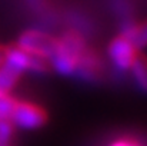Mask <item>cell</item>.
Masks as SVG:
<instances>
[{
	"label": "cell",
	"mask_w": 147,
	"mask_h": 146,
	"mask_svg": "<svg viewBox=\"0 0 147 146\" xmlns=\"http://www.w3.org/2000/svg\"><path fill=\"white\" fill-rule=\"evenodd\" d=\"M86 49L84 39L77 32H66L60 39H57V48L49 59V66L61 76H73L79 59Z\"/></svg>",
	"instance_id": "1"
},
{
	"label": "cell",
	"mask_w": 147,
	"mask_h": 146,
	"mask_svg": "<svg viewBox=\"0 0 147 146\" xmlns=\"http://www.w3.org/2000/svg\"><path fill=\"white\" fill-rule=\"evenodd\" d=\"M16 46L32 56H36V57H40L49 62V59L56 52L57 39L51 37L45 32L32 29V30L23 32L19 36Z\"/></svg>",
	"instance_id": "2"
},
{
	"label": "cell",
	"mask_w": 147,
	"mask_h": 146,
	"mask_svg": "<svg viewBox=\"0 0 147 146\" xmlns=\"http://www.w3.org/2000/svg\"><path fill=\"white\" fill-rule=\"evenodd\" d=\"M4 65L14 70L16 73L22 75L24 72H33V73H46L49 72V62L36 56H32L26 53L24 50L19 49L17 46L6 48V59Z\"/></svg>",
	"instance_id": "3"
},
{
	"label": "cell",
	"mask_w": 147,
	"mask_h": 146,
	"mask_svg": "<svg viewBox=\"0 0 147 146\" xmlns=\"http://www.w3.org/2000/svg\"><path fill=\"white\" fill-rule=\"evenodd\" d=\"M46 120L47 115L40 106L30 102H17L9 122L20 129L34 130L42 128Z\"/></svg>",
	"instance_id": "4"
},
{
	"label": "cell",
	"mask_w": 147,
	"mask_h": 146,
	"mask_svg": "<svg viewBox=\"0 0 147 146\" xmlns=\"http://www.w3.org/2000/svg\"><path fill=\"white\" fill-rule=\"evenodd\" d=\"M107 53H109V57H110L113 66L121 72L130 70L136 57L140 54L139 50L131 45V42L127 37H124L123 35H119L117 37H114L110 42Z\"/></svg>",
	"instance_id": "5"
},
{
	"label": "cell",
	"mask_w": 147,
	"mask_h": 146,
	"mask_svg": "<svg viewBox=\"0 0 147 146\" xmlns=\"http://www.w3.org/2000/svg\"><path fill=\"white\" fill-rule=\"evenodd\" d=\"M76 76H79L80 79L86 80V82H96L100 75V60H98L97 54L93 50L86 49L83 52V54L79 59L76 72Z\"/></svg>",
	"instance_id": "6"
},
{
	"label": "cell",
	"mask_w": 147,
	"mask_h": 146,
	"mask_svg": "<svg viewBox=\"0 0 147 146\" xmlns=\"http://www.w3.org/2000/svg\"><path fill=\"white\" fill-rule=\"evenodd\" d=\"M120 35L127 37L137 50L147 48V20L140 23H126Z\"/></svg>",
	"instance_id": "7"
},
{
	"label": "cell",
	"mask_w": 147,
	"mask_h": 146,
	"mask_svg": "<svg viewBox=\"0 0 147 146\" xmlns=\"http://www.w3.org/2000/svg\"><path fill=\"white\" fill-rule=\"evenodd\" d=\"M131 76L134 79V83L137 88L143 92H147V57L143 54H139L134 60V63L130 67Z\"/></svg>",
	"instance_id": "8"
},
{
	"label": "cell",
	"mask_w": 147,
	"mask_h": 146,
	"mask_svg": "<svg viewBox=\"0 0 147 146\" xmlns=\"http://www.w3.org/2000/svg\"><path fill=\"white\" fill-rule=\"evenodd\" d=\"M20 75L3 65L0 67V96L3 95H10V92L16 88L19 82Z\"/></svg>",
	"instance_id": "9"
},
{
	"label": "cell",
	"mask_w": 147,
	"mask_h": 146,
	"mask_svg": "<svg viewBox=\"0 0 147 146\" xmlns=\"http://www.w3.org/2000/svg\"><path fill=\"white\" fill-rule=\"evenodd\" d=\"M17 100L10 95L0 96V120H10Z\"/></svg>",
	"instance_id": "10"
},
{
	"label": "cell",
	"mask_w": 147,
	"mask_h": 146,
	"mask_svg": "<svg viewBox=\"0 0 147 146\" xmlns=\"http://www.w3.org/2000/svg\"><path fill=\"white\" fill-rule=\"evenodd\" d=\"M13 136V125L9 120H0V146H9Z\"/></svg>",
	"instance_id": "11"
},
{
	"label": "cell",
	"mask_w": 147,
	"mask_h": 146,
	"mask_svg": "<svg viewBox=\"0 0 147 146\" xmlns=\"http://www.w3.org/2000/svg\"><path fill=\"white\" fill-rule=\"evenodd\" d=\"M109 146H142V145L134 142V141H130V139H119V141H114L113 143H110Z\"/></svg>",
	"instance_id": "12"
},
{
	"label": "cell",
	"mask_w": 147,
	"mask_h": 146,
	"mask_svg": "<svg viewBox=\"0 0 147 146\" xmlns=\"http://www.w3.org/2000/svg\"><path fill=\"white\" fill-rule=\"evenodd\" d=\"M4 59H6V48L0 46V67L4 65Z\"/></svg>",
	"instance_id": "13"
}]
</instances>
